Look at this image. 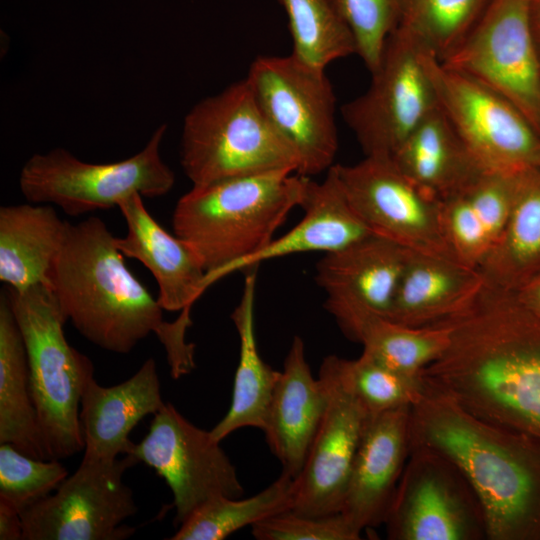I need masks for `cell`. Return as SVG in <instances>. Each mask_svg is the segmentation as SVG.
Returning <instances> with one entry per match:
<instances>
[{"label": "cell", "mask_w": 540, "mask_h": 540, "mask_svg": "<svg viewBox=\"0 0 540 540\" xmlns=\"http://www.w3.org/2000/svg\"><path fill=\"white\" fill-rule=\"evenodd\" d=\"M424 60L438 107L483 170L516 174L537 167L540 135L513 103L429 51Z\"/></svg>", "instance_id": "9c48e42d"}, {"label": "cell", "mask_w": 540, "mask_h": 540, "mask_svg": "<svg viewBox=\"0 0 540 540\" xmlns=\"http://www.w3.org/2000/svg\"><path fill=\"white\" fill-rule=\"evenodd\" d=\"M180 163L193 186L299 168L295 151L266 119L246 78L191 108L183 123Z\"/></svg>", "instance_id": "8992f818"}, {"label": "cell", "mask_w": 540, "mask_h": 540, "mask_svg": "<svg viewBox=\"0 0 540 540\" xmlns=\"http://www.w3.org/2000/svg\"><path fill=\"white\" fill-rule=\"evenodd\" d=\"M258 540H357L361 532L341 513L301 515L290 510L251 526Z\"/></svg>", "instance_id": "8d00e7d4"}, {"label": "cell", "mask_w": 540, "mask_h": 540, "mask_svg": "<svg viewBox=\"0 0 540 540\" xmlns=\"http://www.w3.org/2000/svg\"><path fill=\"white\" fill-rule=\"evenodd\" d=\"M484 285L477 268L409 250L388 319L412 327L440 323L471 302Z\"/></svg>", "instance_id": "603a6c76"}, {"label": "cell", "mask_w": 540, "mask_h": 540, "mask_svg": "<svg viewBox=\"0 0 540 540\" xmlns=\"http://www.w3.org/2000/svg\"><path fill=\"white\" fill-rule=\"evenodd\" d=\"M426 50L397 27L388 38L365 93L341 112L365 156L391 157L437 106L425 65Z\"/></svg>", "instance_id": "30bf717a"}, {"label": "cell", "mask_w": 540, "mask_h": 540, "mask_svg": "<svg viewBox=\"0 0 540 540\" xmlns=\"http://www.w3.org/2000/svg\"><path fill=\"white\" fill-rule=\"evenodd\" d=\"M531 21L535 39L540 52V0H532L531 3Z\"/></svg>", "instance_id": "ab89813d"}, {"label": "cell", "mask_w": 540, "mask_h": 540, "mask_svg": "<svg viewBox=\"0 0 540 540\" xmlns=\"http://www.w3.org/2000/svg\"><path fill=\"white\" fill-rule=\"evenodd\" d=\"M411 408L369 417L340 511L360 532L386 520L411 453Z\"/></svg>", "instance_id": "ac0fdd59"}, {"label": "cell", "mask_w": 540, "mask_h": 540, "mask_svg": "<svg viewBox=\"0 0 540 540\" xmlns=\"http://www.w3.org/2000/svg\"><path fill=\"white\" fill-rule=\"evenodd\" d=\"M165 404L154 359H147L129 379L104 387L94 377L83 389L80 426L84 454L114 460L128 453L133 442L130 432L146 416Z\"/></svg>", "instance_id": "44dd1931"}, {"label": "cell", "mask_w": 540, "mask_h": 540, "mask_svg": "<svg viewBox=\"0 0 540 540\" xmlns=\"http://www.w3.org/2000/svg\"><path fill=\"white\" fill-rule=\"evenodd\" d=\"M479 270L486 284L516 291L540 273V169L515 176L514 198L503 234Z\"/></svg>", "instance_id": "f1b7e54d"}, {"label": "cell", "mask_w": 540, "mask_h": 540, "mask_svg": "<svg viewBox=\"0 0 540 540\" xmlns=\"http://www.w3.org/2000/svg\"><path fill=\"white\" fill-rule=\"evenodd\" d=\"M50 460L34 404L24 340L9 299L0 296V444Z\"/></svg>", "instance_id": "4316f807"}, {"label": "cell", "mask_w": 540, "mask_h": 540, "mask_svg": "<svg viewBox=\"0 0 540 540\" xmlns=\"http://www.w3.org/2000/svg\"><path fill=\"white\" fill-rule=\"evenodd\" d=\"M411 448L459 469L481 503L488 540H540V437L479 419L424 381L411 408Z\"/></svg>", "instance_id": "3957f363"}, {"label": "cell", "mask_w": 540, "mask_h": 540, "mask_svg": "<svg viewBox=\"0 0 540 540\" xmlns=\"http://www.w3.org/2000/svg\"><path fill=\"white\" fill-rule=\"evenodd\" d=\"M516 174L483 171L439 202L442 232L457 261L479 269L497 245L511 212Z\"/></svg>", "instance_id": "7402d4cb"}, {"label": "cell", "mask_w": 540, "mask_h": 540, "mask_svg": "<svg viewBox=\"0 0 540 540\" xmlns=\"http://www.w3.org/2000/svg\"><path fill=\"white\" fill-rule=\"evenodd\" d=\"M328 401L323 381L306 360L304 341L295 336L273 391L263 432L282 473L297 478Z\"/></svg>", "instance_id": "ffe728a7"}, {"label": "cell", "mask_w": 540, "mask_h": 540, "mask_svg": "<svg viewBox=\"0 0 540 540\" xmlns=\"http://www.w3.org/2000/svg\"><path fill=\"white\" fill-rule=\"evenodd\" d=\"M409 250L370 234L317 262L324 307L350 340L371 319L387 318Z\"/></svg>", "instance_id": "e0dca14e"}, {"label": "cell", "mask_w": 540, "mask_h": 540, "mask_svg": "<svg viewBox=\"0 0 540 540\" xmlns=\"http://www.w3.org/2000/svg\"><path fill=\"white\" fill-rule=\"evenodd\" d=\"M349 26L356 54L374 71L401 17L402 0H333Z\"/></svg>", "instance_id": "d590c367"}, {"label": "cell", "mask_w": 540, "mask_h": 540, "mask_svg": "<svg viewBox=\"0 0 540 540\" xmlns=\"http://www.w3.org/2000/svg\"><path fill=\"white\" fill-rule=\"evenodd\" d=\"M289 23L292 55L319 70L356 54V43L333 0H279Z\"/></svg>", "instance_id": "4dcf8cb0"}, {"label": "cell", "mask_w": 540, "mask_h": 540, "mask_svg": "<svg viewBox=\"0 0 540 540\" xmlns=\"http://www.w3.org/2000/svg\"><path fill=\"white\" fill-rule=\"evenodd\" d=\"M531 3L490 0L467 36L440 61L504 96L540 135V52Z\"/></svg>", "instance_id": "7c38bea8"}, {"label": "cell", "mask_w": 540, "mask_h": 540, "mask_svg": "<svg viewBox=\"0 0 540 540\" xmlns=\"http://www.w3.org/2000/svg\"><path fill=\"white\" fill-rule=\"evenodd\" d=\"M515 293L525 306L540 316V273Z\"/></svg>", "instance_id": "f35d334b"}, {"label": "cell", "mask_w": 540, "mask_h": 540, "mask_svg": "<svg viewBox=\"0 0 540 540\" xmlns=\"http://www.w3.org/2000/svg\"><path fill=\"white\" fill-rule=\"evenodd\" d=\"M67 221L49 205L0 208V281L16 291L48 285L53 261L62 245Z\"/></svg>", "instance_id": "484cf974"}, {"label": "cell", "mask_w": 540, "mask_h": 540, "mask_svg": "<svg viewBox=\"0 0 540 540\" xmlns=\"http://www.w3.org/2000/svg\"><path fill=\"white\" fill-rule=\"evenodd\" d=\"M295 478L281 473L254 496L218 497L197 509L183 522L172 540H222L246 526L291 509Z\"/></svg>", "instance_id": "f546056e"}, {"label": "cell", "mask_w": 540, "mask_h": 540, "mask_svg": "<svg viewBox=\"0 0 540 540\" xmlns=\"http://www.w3.org/2000/svg\"><path fill=\"white\" fill-rule=\"evenodd\" d=\"M391 158L411 181L438 202L485 171L438 106Z\"/></svg>", "instance_id": "d4e9b609"}, {"label": "cell", "mask_w": 540, "mask_h": 540, "mask_svg": "<svg viewBox=\"0 0 540 540\" xmlns=\"http://www.w3.org/2000/svg\"><path fill=\"white\" fill-rule=\"evenodd\" d=\"M257 268L248 269L240 302L231 314L239 336L240 352L230 408L211 430L212 436L220 442L243 427L263 431L271 397L280 377V371L268 365L257 348L254 319Z\"/></svg>", "instance_id": "83f0119b"}, {"label": "cell", "mask_w": 540, "mask_h": 540, "mask_svg": "<svg viewBox=\"0 0 540 540\" xmlns=\"http://www.w3.org/2000/svg\"><path fill=\"white\" fill-rule=\"evenodd\" d=\"M440 323L449 341L423 380L479 419L540 437V316L485 282Z\"/></svg>", "instance_id": "6da1fadb"}, {"label": "cell", "mask_w": 540, "mask_h": 540, "mask_svg": "<svg viewBox=\"0 0 540 540\" xmlns=\"http://www.w3.org/2000/svg\"><path fill=\"white\" fill-rule=\"evenodd\" d=\"M336 355L323 359L319 378L327 406L304 467L295 478L290 511L324 516L341 511L353 461L370 415L343 381Z\"/></svg>", "instance_id": "2e32d148"}, {"label": "cell", "mask_w": 540, "mask_h": 540, "mask_svg": "<svg viewBox=\"0 0 540 540\" xmlns=\"http://www.w3.org/2000/svg\"><path fill=\"white\" fill-rule=\"evenodd\" d=\"M166 129L160 125L141 151L113 163L84 162L64 148L34 154L21 169L20 190L28 201L57 205L70 216L118 206L133 194L165 195L175 183L160 155Z\"/></svg>", "instance_id": "52a82bcc"}, {"label": "cell", "mask_w": 540, "mask_h": 540, "mask_svg": "<svg viewBox=\"0 0 540 540\" xmlns=\"http://www.w3.org/2000/svg\"><path fill=\"white\" fill-rule=\"evenodd\" d=\"M537 167L540 169V158H539V162H538Z\"/></svg>", "instance_id": "60d3db41"}, {"label": "cell", "mask_w": 540, "mask_h": 540, "mask_svg": "<svg viewBox=\"0 0 540 540\" xmlns=\"http://www.w3.org/2000/svg\"><path fill=\"white\" fill-rule=\"evenodd\" d=\"M68 476L57 459L42 460L0 445V501L20 514L55 491Z\"/></svg>", "instance_id": "e575fe53"}, {"label": "cell", "mask_w": 540, "mask_h": 540, "mask_svg": "<svg viewBox=\"0 0 540 540\" xmlns=\"http://www.w3.org/2000/svg\"><path fill=\"white\" fill-rule=\"evenodd\" d=\"M274 130L295 151L297 174L312 177L334 165L338 150L336 96L325 70L292 54L255 58L246 77Z\"/></svg>", "instance_id": "ba28073f"}, {"label": "cell", "mask_w": 540, "mask_h": 540, "mask_svg": "<svg viewBox=\"0 0 540 540\" xmlns=\"http://www.w3.org/2000/svg\"><path fill=\"white\" fill-rule=\"evenodd\" d=\"M332 170L349 205L374 235L408 250L455 259L444 238L439 202L422 191L391 157L365 156Z\"/></svg>", "instance_id": "9a60e30c"}, {"label": "cell", "mask_w": 540, "mask_h": 540, "mask_svg": "<svg viewBox=\"0 0 540 540\" xmlns=\"http://www.w3.org/2000/svg\"><path fill=\"white\" fill-rule=\"evenodd\" d=\"M4 291L24 340L31 392L49 456L71 457L84 449L80 401L94 377L93 363L66 340L67 320L48 285Z\"/></svg>", "instance_id": "5b68a950"}, {"label": "cell", "mask_w": 540, "mask_h": 540, "mask_svg": "<svg viewBox=\"0 0 540 540\" xmlns=\"http://www.w3.org/2000/svg\"><path fill=\"white\" fill-rule=\"evenodd\" d=\"M299 207L304 216L291 230L228 267L222 278L279 257L337 251L372 234L346 200L332 167L321 182L306 177Z\"/></svg>", "instance_id": "cb8c5ba5"}, {"label": "cell", "mask_w": 540, "mask_h": 540, "mask_svg": "<svg viewBox=\"0 0 540 540\" xmlns=\"http://www.w3.org/2000/svg\"><path fill=\"white\" fill-rule=\"evenodd\" d=\"M384 525L390 540L488 539L483 508L466 478L424 448H411Z\"/></svg>", "instance_id": "4fadbf2b"}, {"label": "cell", "mask_w": 540, "mask_h": 540, "mask_svg": "<svg viewBox=\"0 0 540 540\" xmlns=\"http://www.w3.org/2000/svg\"><path fill=\"white\" fill-rule=\"evenodd\" d=\"M305 180L294 171L275 170L192 186L180 197L172 214L173 231L199 257L206 288L274 239L300 205Z\"/></svg>", "instance_id": "277c9868"}, {"label": "cell", "mask_w": 540, "mask_h": 540, "mask_svg": "<svg viewBox=\"0 0 540 540\" xmlns=\"http://www.w3.org/2000/svg\"><path fill=\"white\" fill-rule=\"evenodd\" d=\"M0 539L22 540L23 524L20 512L0 501Z\"/></svg>", "instance_id": "74e56055"}, {"label": "cell", "mask_w": 540, "mask_h": 540, "mask_svg": "<svg viewBox=\"0 0 540 540\" xmlns=\"http://www.w3.org/2000/svg\"><path fill=\"white\" fill-rule=\"evenodd\" d=\"M139 461L130 454L114 460L83 455L75 472L21 513L22 540H123L135 528L124 524L137 505L123 481Z\"/></svg>", "instance_id": "8fae6325"}, {"label": "cell", "mask_w": 540, "mask_h": 540, "mask_svg": "<svg viewBox=\"0 0 540 540\" xmlns=\"http://www.w3.org/2000/svg\"><path fill=\"white\" fill-rule=\"evenodd\" d=\"M448 341L449 328L443 323L412 327L382 317L368 321L355 339L363 346V353L412 377H420L440 357Z\"/></svg>", "instance_id": "1f68e13d"}, {"label": "cell", "mask_w": 540, "mask_h": 540, "mask_svg": "<svg viewBox=\"0 0 540 540\" xmlns=\"http://www.w3.org/2000/svg\"><path fill=\"white\" fill-rule=\"evenodd\" d=\"M115 237L98 217L67 222L48 286L66 318L96 346L126 354L155 334L177 379L195 367L194 344L185 339L190 314L165 321L163 309L131 273Z\"/></svg>", "instance_id": "7a4b0ae2"}, {"label": "cell", "mask_w": 540, "mask_h": 540, "mask_svg": "<svg viewBox=\"0 0 540 540\" xmlns=\"http://www.w3.org/2000/svg\"><path fill=\"white\" fill-rule=\"evenodd\" d=\"M490 0H402L398 27L439 60L467 36Z\"/></svg>", "instance_id": "d6a6232c"}, {"label": "cell", "mask_w": 540, "mask_h": 540, "mask_svg": "<svg viewBox=\"0 0 540 540\" xmlns=\"http://www.w3.org/2000/svg\"><path fill=\"white\" fill-rule=\"evenodd\" d=\"M337 362L343 381L370 416L412 407L424 388L422 376L405 375L363 352L356 359L337 357Z\"/></svg>", "instance_id": "836d02e7"}, {"label": "cell", "mask_w": 540, "mask_h": 540, "mask_svg": "<svg viewBox=\"0 0 540 540\" xmlns=\"http://www.w3.org/2000/svg\"><path fill=\"white\" fill-rule=\"evenodd\" d=\"M153 468L169 486L180 526L218 497L238 498L244 489L237 470L211 431L187 420L171 403L153 415L148 433L128 453Z\"/></svg>", "instance_id": "5bb4252c"}, {"label": "cell", "mask_w": 540, "mask_h": 540, "mask_svg": "<svg viewBox=\"0 0 540 540\" xmlns=\"http://www.w3.org/2000/svg\"><path fill=\"white\" fill-rule=\"evenodd\" d=\"M117 207L127 225L126 236L115 237L117 248L152 273L163 310L190 313L194 302L207 289L206 271L195 251L160 226L145 208L140 194L125 198Z\"/></svg>", "instance_id": "d6986e66"}]
</instances>
